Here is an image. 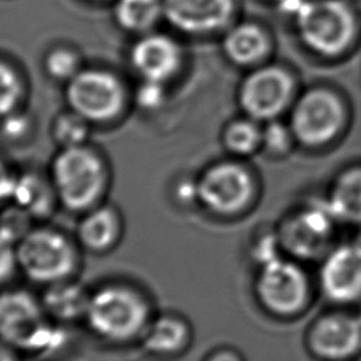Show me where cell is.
I'll use <instances>...</instances> for the list:
<instances>
[{"label":"cell","instance_id":"1","mask_svg":"<svg viewBox=\"0 0 361 361\" xmlns=\"http://www.w3.org/2000/svg\"><path fill=\"white\" fill-rule=\"evenodd\" d=\"M48 173L59 206L79 216L106 202L111 185L107 159L90 144L58 149Z\"/></svg>","mask_w":361,"mask_h":361},{"label":"cell","instance_id":"2","mask_svg":"<svg viewBox=\"0 0 361 361\" xmlns=\"http://www.w3.org/2000/svg\"><path fill=\"white\" fill-rule=\"evenodd\" d=\"M152 316L142 290L126 282H107L90 292L83 322L100 340L127 344L140 340Z\"/></svg>","mask_w":361,"mask_h":361},{"label":"cell","instance_id":"3","mask_svg":"<svg viewBox=\"0 0 361 361\" xmlns=\"http://www.w3.org/2000/svg\"><path fill=\"white\" fill-rule=\"evenodd\" d=\"M63 324L45 312L39 296L21 288L0 289V340L20 354L45 355L65 341Z\"/></svg>","mask_w":361,"mask_h":361},{"label":"cell","instance_id":"4","mask_svg":"<svg viewBox=\"0 0 361 361\" xmlns=\"http://www.w3.org/2000/svg\"><path fill=\"white\" fill-rule=\"evenodd\" d=\"M80 250L78 241L62 230L35 224L16 244L18 271L41 286L76 278Z\"/></svg>","mask_w":361,"mask_h":361},{"label":"cell","instance_id":"5","mask_svg":"<svg viewBox=\"0 0 361 361\" xmlns=\"http://www.w3.org/2000/svg\"><path fill=\"white\" fill-rule=\"evenodd\" d=\"M286 13L302 44L322 56L343 54L355 35L354 14L343 0H295Z\"/></svg>","mask_w":361,"mask_h":361},{"label":"cell","instance_id":"6","mask_svg":"<svg viewBox=\"0 0 361 361\" xmlns=\"http://www.w3.org/2000/svg\"><path fill=\"white\" fill-rule=\"evenodd\" d=\"M340 226L324 197L307 199L275 226L282 251L300 262L320 261L333 247Z\"/></svg>","mask_w":361,"mask_h":361},{"label":"cell","instance_id":"7","mask_svg":"<svg viewBox=\"0 0 361 361\" xmlns=\"http://www.w3.org/2000/svg\"><path fill=\"white\" fill-rule=\"evenodd\" d=\"M196 178L199 206L216 217L230 219L245 213L257 196V179L238 158L216 161Z\"/></svg>","mask_w":361,"mask_h":361},{"label":"cell","instance_id":"8","mask_svg":"<svg viewBox=\"0 0 361 361\" xmlns=\"http://www.w3.org/2000/svg\"><path fill=\"white\" fill-rule=\"evenodd\" d=\"M254 295L264 312L289 319L309 306L312 282L302 262L283 254L257 268Z\"/></svg>","mask_w":361,"mask_h":361},{"label":"cell","instance_id":"9","mask_svg":"<svg viewBox=\"0 0 361 361\" xmlns=\"http://www.w3.org/2000/svg\"><path fill=\"white\" fill-rule=\"evenodd\" d=\"M345 109L341 99L327 87H312L292 104L289 127L296 144L319 149L334 142L345 126Z\"/></svg>","mask_w":361,"mask_h":361},{"label":"cell","instance_id":"10","mask_svg":"<svg viewBox=\"0 0 361 361\" xmlns=\"http://www.w3.org/2000/svg\"><path fill=\"white\" fill-rule=\"evenodd\" d=\"M66 100L71 110L90 124H102L118 117L126 94L114 75L100 69H86L68 80Z\"/></svg>","mask_w":361,"mask_h":361},{"label":"cell","instance_id":"11","mask_svg":"<svg viewBox=\"0 0 361 361\" xmlns=\"http://www.w3.org/2000/svg\"><path fill=\"white\" fill-rule=\"evenodd\" d=\"M293 79L278 65H264L250 72L240 85L238 104L244 116L259 123L279 118L290 106Z\"/></svg>","mask_w":361,"mask_h":361},{"label":"cell","instance_id":"12","mask_svg":"<svg viewBox=\"0 0 361 361\" xmlns=\"http://www.w3.org/2000/svg\"><path fill=\"white\" fill-rule=\"evenodd\" d=\"M305 343L319 361H353L361 354V320L355 312H324L309 324Z\"/></svg>","mask_w":361,"mask_h":361},{"label":"cell","instance_id":"13","mask_svg":"<svg viewBox=\"0 0 361 361\" xmlns=\"http://www.w3.org/2000/svg\"><path fill=\"white\" fill-rule=\"evenodd\" d=\"M317 285L323 298L334 306L361 302V248L353 241L334 245L320 261Z\"/></svg>","mask_w":361,"mask_h":361},{"label":"cell","instance_id":"14","mask_svg":"<svg viewBox=\"0 0 361 361\" xmlns=\"http://www.w3.org/2000/svg\"><path fill=\"white\" fill-rule=\"evenodd\" d=\"M164 17L188 34L224 28L233 17L234 0H162Z\"/></svg>","mask_w":361,"mask_h":361},{"label":"cell","instance_id":"15","mask_svg":"<svg viewBox=\"0 0 361 361\" xmlns=\"http://www.w3.org/2000/svg\"><path fill=\"white\" fill-rule=\"evenodd\" d=\"M123 237L124 217L117 206L106 202L82 213L75 231L79 247L97 255L113 251Z\"/></svg>","mask_w":361,"mask_h":361},{"label":"cell","instance_id":"16","mask_svg":"<svg viewBox=\"0 0 361 361\" xmlns=\"http://www.w3.org/2000/svg\"><path fill=\"white\" fill-rule=\"evenodd\" d=\"M193 340L189 320L172 310L154 313L138 343L141 348L157 358H175L183 354Z\"/></svg>","mask_w":361,"mask_h":361},{"label":"cell","instance_id":"17","mask_svg":"<svg viewBox=\"0 0 361 361\" xmlns=\"http://www.w3.org/2000/svg\"><path fill=\"white\" fill-rule=\"evenodd\" d=\"M130 58L142 79L165 82L179 71L182 49L171 37L152 32L134 44Z\"/></svg>","mask_w":361,"mask_h":361},{"label":"cell","instance_id":"18","mask_svg":"<svg viewBox=\"0 0 361 361\" xmlns=\"http://www.w3.org/2000/svg\"><path fill=\"white\" fill-rule=\"evenodd\" d=\"M10 202L31 214L35 221L51 217L59 207L49 173L35 169L16 173Z\"/></svg>","mask_w":361,"mask_h":361},{"label":"cell","instance_id":"19","mask_svg":"<svg viewBox=\"0 0 361 361\" xmlns=\"http://www.w3.org/2000/svg\"><path fill=\"white\" fill-rule=\"evenodd\" d=\"M324 200L340 224L361 227V164L338 171L327 188Z\"/></svg>","mask_w":361,"mask_h":361},{"label":"cell","instance_id":"20","mask_svg":"<svg viewBox=\"0 0 361 361\" xmlns=\"http://www.w3.org/2000/svg\"><path fill=\"white\" fill-rule=\"evenodd\" d=\"M90 290L76 278L44 286L39 296L47 314L59 324L85 320Z\"/></svg>","mask_w":361,"mask_h":361},{"label":"cell","instance_id":"21","mask_svg":"<svg viewBox=\"0 0 361 361\" xmlns=\"http://www.w3.org/2000/svg\"><path fill=\"white\" fill-rule=\"evenodd\" d=\"M223 51L235 65H255L268 54L269 39L259 25L240 23L226 32Z\"/></svg>","mask_w":361,"mask_h":361},{"label":"cell","instance_id":"22","mask_svg":"<svg viewBox=\"0 0 361 361\" xmlns=\"http://www.w3.org/2000/svg\"><path fill=\"white\" fill-rule=\"evenodd\" d=\"M223 148L233 158H248L262 145V123L244 116L228 121L221 133Z\"/></svg>","mask_w":361,"mask_h":361},{"label":"cell","instance_id":"23","mask_svg":"<svg viewBox=\"0 0 361 361\" xmlns=\"http://www.w3.org/2000/svg\"><path fill=\"white\" fill-rule=\"evenodd\" d=\"M114 18L118 25L131 32L151 30L164 16L162 0H117Z\"/></svg>","mask_w":361,"mask_h":361},{"label":"cell","instance_id":"24","mask_svg":"<svg viewBox=\"0 0 361 361\" xmlns=\"http://www.w3.org/2000/svg\"><path fill=\"white\" fill-rule=\"evenodd\" d=\"M51 135L59 149L89 144L90 123L73 110H69L55 118Z\"/></svg>","mask_w":361,"mask_h":361},{"label":"cell","instance_id":"25","mask_svg":"<svg viewBox=\"0 0 361 361\" xmlns=\"http://www.w3.org/2000/svg\"><path fill=\"white\" fill-rule=\"evenodd\" d=\"M295 145L296 140L289 124H283L278 118L262 124L261 151L269 158H283L290 154Z\"/></svg>","mask_w":361,"mask_h":361},{"label":"cell","instance_id":"26","mask_svg":"<svg viewBox=\"0 0 361 361\" xmlns=\"http://www.w3.org/2000/svg\"><path fill=\"white\" fill-rule=\"evenodd\" d=\"M35 219L13 202H6L0 209V235L17 244L32 227Z\"/></svg>","mask_w":361,"mask_h":361},{"label":"cell","instance_id":"27","mask_svg":"<svg viewBox=\"0 0 361 361\" xmlns=\"http://www.w3.org/2000/svg\"><path fill=\"white\" fill-rule=\"evenodd\" d=\"M248 255L257 268L283 255L275 226H262L258 228V233L254 234L251 238Z\"/></svg>","mask_w":361,"mask_h":361},{"label":"cell","instance_id":"28","mask_svg":"<svg viewBox=\"0 0 361 361\" xmlns=\"http://www.w3.org/2000/svg\"><path fill=\"white\" fill-rule=\"evenodd\" d=\"M23 86L17 73L7 63L0 62V117L17 110Z\"/></svg>","mask_w":361,"mask_h":361},{"label":"cell","instance_id":"29","mask_svg":"<svg viewBox=\"0 0 361 361\" xmlns=\"http://www.w3.org/2000/svg\"><path fill=\"white\" fill-rule=\"evenodd\" d=\"M45 68L52 78L69 80L79 72V59L75 52L66 48H56L48 54Z\"/></svg>","mask_w":361,"mask_h":361},{"label":"cell","instance_id":"30","mask_svg":"<svg viewBox=\"0 0 361 361\" xmlns=\"http://www.w3.org/2000/svg\"><path fill=\"white\" fill-rule=\"evenodd\" d=\"M135 99L140 107L144 110H157L162 106L165 100V90H164V82L152 80V79H144L142 83L138 86Z\"/></svg>","mask_w":361,"mask_h":361},{"label":"cell","instance_id":"31","mask_svg":"<svg viewBox=\"0 0 361 361\" xmlns=\"http://www.w3.org/2000/svg\"><path fill=\"white\" fill-rule=\"evenodd\" d=\"M31 128V120L27 114L17 110L1 117V134L10 141H20L25 138Z\"/></svg>","mask_w":361,"mask_h":361},{"label":"cell","instance_id":"32","mask_svg":"<svg viewBox=\"0 0 361 361\" xmlns=\"http://www.w3.org/2000/svg\"><path fill=\"white\" fill-rule=\"evenodd\" d=\"M17 271L18 262L16 244L0 235V288L6 286Z\"/></svg>","mask_w":361,"mask_h":361},{"label":"cell","instance_id":"33","mask_svg":"<svg viewBox=\"0 0 361 361\" xmlns=\"http://www.w3.org/2000/svg\"><path fill=\"white\" fill-rule=\"evenodd\" d=\"M175 199L180 204H199L197 178H182L175 185Z\"/></svg>","mask_w":361,"mask_h":361},{"label":"cell","instance_id":"34","mask_svg":"<svg viewBox=\"0 0 361 361\" xmlns=\"http://www.w3.org/2000/svg\"><path fill=\"white\" fill-rule=\"evenodd\" d=\"M16 179V172L0 158V206L10 200L13 185Z\"/></svg>","mask_w":361,"mask_h":361},{"label":"cell","instance_id":"35","mask_svg":"<svg viewBox=\"0 0 361 361\" xmlns=\"http://www.w3.org/2000/svg\"><path fill=\"white\" fill-rule=\"evenodd\" d=\"M202 361H245L244 355L234 347L219 345L210 350Z\"/></svg>","mask_w":361,"mask_h":361},{"label":"cell","instance_id":"36","mask_svg":"<svg viewBox=\"0 0 361 361\" xmlns=\"http://www.w3.org/2000/svg\"><path fill=\"white\" fill-rule=\"evenodd\" d=\"M0 361H21L20 353L0 340Z\"/></svg>","mask_w":361,"mask_h":361},{"label":"cell","instance_id":"37","mask_svg":"<svg viewBox=\"0 0 361 361\" xmlns=\"http://www.w3.org/2000/svg\"><path fill=\"white\" fill-rule=\"evenodd\" d=\"M357 247L361 248V227H358V231L355 233V237L351 240Z\"/></svg>","mask_w":361,"mask_h":361},{"label":"cell","instance_id":"38","mask_svg":"<svg viewBox=\"0 0 361 361\" xmlns=\"http://www.w3.org/2000/svg\"><path fill=\"white\" fill-rule=\"evenodd\" d=\"M355 313H357V316L360 317V320H361V302L357 305V309H355Z\"/></svg>","mask_w":361,"mask_h":361}]
</instances>
